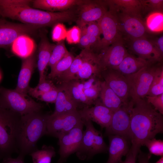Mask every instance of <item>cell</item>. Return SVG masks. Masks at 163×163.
I'll use <instances>...</instances> for the list:
<instances>
[{
  "instance_id": "6da1fadb",
  "label": "cell",
  "mask_w": 163,
  "mask_h": 163,
  "mask_svg": "<svg viewBox=\"0 0 163 163\" xmlns=\"http://www.w3.org/2000/svg\"><path fill=\"white\" fill-rule=\"evenodd\" d=\"M32 1L0 0V15L39 28L76 20L74 8L64 11L52 12L32 8L31 6Z\"/></svg>"
},
{
  "instance_id": "7a4b0ae2",
  "label": "cell",
  "mask_w": 163,
  "mask_h": 163,
  "mask_svg": "<svg viewBox=\"0 0 163 163\" xmlns=\"http://www.w3.org/2000/svg\"><path fill=\"white\" fill-rule=\"evenodd\" d=\"M130 115L129 139L139 150L146 140L163 131L162 115L144 99H131L128 104Z\"/></svg>"
},
{
  "instance_id": "3957f363",
  "label": "cell",
  "mask_w": 163,
  "mask_h": 163,
  "mask_svg": "<svg viewBox=\"0 0 163 163\" xmlns=\"http://www.w3.org/2000/svg\"><path fill=\"white\" fill-rule=\"evenodd\" d=\"M50 115L41 111L21 116L17 138L18 155L24 158L38 149V141L47 135V123Z\"/></svg>"
},
{
  "instance_id": "277c9868",
  "label": "cell",
  "mask_w": 163,
  "mask_h": 163,
  "mask_svg": "<svg viewBox=\"0 0 163 163\" xmlns=\"http://www.w3.org/2000/svg\"><path fill=\"white\" fill-rule=\"evenodd\" d=\"M21 117L0 107V159L18 152L17 138Z\"/></svg>"
},
{
  "instance_id": "5b68a950",
  "label": "cell",
  "mask_w": 163,
  "mask_h": 163,
  "mask_svg": "<svg viewBox=\"0 0 163 163\" xmlns=\"http://www.w3.org/2000/svg\"><path fill=\"white\" fill-rule=\"evenodd\" d=\"M82 117L86 129L83 132L80 144L75 153L79 159L88 160L96 154L107 152L108 147L102 133L95 129L92 121L87 118Z\"/></svg>"
},
{
  "instance_id": "8992f818",
  "label": "cell",
  "mask_w": 163,
  "mask_h": 163,
  "mask_svg": "<svg viewBox=\"0 0 163 163\" xmlns=\"http://www.w3.org/2000/svg\"><path fill=\"white\" fill-rule=\"evenodd\" d=\"M0 98L2 108L10 110L21 116L42 111L43 108L42 104L15 89L0 87Z\"/></svg>"
},
{
  "instance_id": "52a82bcc",
  "label": "cell",
  "mask_w": 163,
  "mask_h": 163,
  "mask_svg": "<svg viewBox=\"0 0 163 163\" xmlns=\"http://www.w3.org/2000/svg\"><path fill=\"white\" fill-rule=\"evenodd\" d=\"M151 64L137 72L125 77L129 88L131 99H144L147 95L158 66Z\"/></svg>"
},
{
  "instance_id": "ba28073f",
  "label": "cell",
  "mask_w": 163,
  "mask_h": 163,
  "mask_svg": "<svg viewBox=\"0 0 163 163\" xmlns=\"http://www.w3.org/2000/svg\"><path fill=\"white\" fill-rule=\"evenodd\" d=\"M83 122L79 110L56 115L50 114L47 135L58 138Z\"/></svg>"
},
{
  "instance_id": "9c48e42d",
  "label": "cell",
  "mask_w": 163,
  "mask_h": 163,
  "mask_svg": "<svg viewBox=\"0 0 163 163\" xmlns=\"http://www.w3.org/2000/svg\"><path fill=\"white\" fill-rule=\"evenodd\" d=\"M97 22L103 37L92 50L100 52L122 38V34L117 17L111 11L108 10Z\"/></svg>"
},
{
  "instance_id": "30bf717a",
  "label": "cell",
  "mask_w": 163,
  "mask_h": 163,
  "mask_svg": "<svg viewBox=\"0 0 163 163\" xmlns=\"http://www.w3.org/2000/svg\"><path fill=\"white\" fill-rule=\"evenodd\" d=\"M103 1L83 0L76 6L77 26L81 28L88 24L99 20L108 11Z\"/></svg>"
},
{
  "instance_id": "8fae6325",
  "label": "cell",
  "mask_w": 163,
  "mask_h": 163,
  "mask_svg": "<svg viewBox=\"0 0 163 163\" xmlns=\"http://www.w3.org/2000/svg\"><path fill=\"white\" fill-rule=\"evenodd\" d=\"M113 13L117 17L122 34H124L131 40L147 38L148 31L142 17L122 13Z\"/></svg>"
},
{
  "instance_id": "7c38bea8",
  "label": "cell",
  "mask_w": 163,
  "mask_h": 163,
  "mask_svg": "<svg viewBox=\"0 0 163 163\" xmlns=\"http://www.w3.org/2000/svg\"><path fill=\"white\" fill-rule=\"evenodd\" d=\"M39 28L31 25L11 23L0 19V47L11 46L19 36L33 34Z\"/></svg>"
},
{
  "instance_id": "4fadbf2b",
  "label": "cell",
  "mask_w": 163,
  "mask_h": 163,
  "mask_svg": "<svg viewBox=\"0 0 163 163\" xmlns=\"http://www.w3.org/2000/svg\"><path fill=\"white\" fill-rule=\"evenodd\" d=\"M84 125L83 122L58 138L59 158L58 163H64L70 155L76 152L82 138Z\"/></svg>"
},
{
  "instance_id": "5bb4252c",
  "label": "cell",
  "mask_w": 163,
  "mask_h": 163,
  "mask_svg": "<svg viewBox=\"0 0 163 163\" xmlns=\"http://www.w3.org/2000/svg\"><path fill=\"white\" fill-rule=\"evenodd\" d=\"M101 76L124 104H127L131 99L129 85L125 76L117 70L105 69L102 71Z\"/></svg>"
},
{
  "instance_id": "9a60e30c",
  "label": "cell",
  "mask_w": 163,
  "mask_h": 163,
  "mask_svg": "<svg viewBox=\"0 0 163 163\" xmlns=\"http://www.w3.org/2000/svg\"><path fill=\"white\" fill-rule=\"evenodd\" d=\"M128 54L121 38L98 53L103 69H115Z\"/></svg>"
},
{
  "instance_id": "2e32d148",
  "label": "cell",
  "mask_w": 163,
  "mask_h": 163,
  "mask_svg": "<svg viewBox=\"0 0 163 163\" xmlns=\"http://www.w3.org/2000/svg\"><path fill=\"white\" fill-rule=\"evenodd\" d=\"M128 104L123 105L113 112L110 124L105 129V136L118 135L129 139L130 115Z\"/></svg>"
},
{
  "instance_id": "e0dca14e",
  "label": "cell",
  "mask_w": 163,
  "mask_h": 163,
  "mask_svg": "<svg viewBox=\"0 0 163 163\" xmlns=\"http://www.w3.org/2000/svg\"><path fill=\"white\" fill-rule=\"evenodd\" d=\"M94 105L83 108L79 110L81 116L99 125L102 128H107L111 122L113 111L105 107L99 100H96Z\"/></svg>"
},
{
  "instance_id": "ac0fdd59",
  "label": "cell",
  "mask_w": 163,
  "mask_h": 163,
  "mask_svg": "<svg viewBox=\"0 0 163 163\" xmlns=\"http://www.w3.org/2000/svg\"><path fill=\"white\" fill-rule=\"evenodd\" d=\"M131 50L138 57L152 63L160 62L163 56L147 38L131 40Z\"/></svg>"
},
{
  "instance_id": "d6986e66",
  "label": "cell",
  "mask_w": 163,
  "mask_h": 163,
  "mask_svg": "<svg viewBox=\"0 0 163 163\" xmlns=\"http://www.w3.org/2000/svg\"><path fill=\"white\" fill-rule=\"evenodd\" d=\"M85 57L76 76V79L84 81L94 75L101 77L103 70L98 54L91 49H86Z\"/></svg>"
},
{
  "instance_id": "ffe728a7",
  "label": "cell",
  "mask_w": 163,
  "mask_h": 163,
  "mask_svg": "<svg viewBox=\"0 0 163 163\" xmlns=\"http://www.w3.org/2000/svg\"><path fill=\"white\" fill-rule=\"evenodd\" d=\"M108 136L109 158L106 163H121L123 157L126 156L129 150V140L118 135H110Z\"/></svg>"
},
{
  "instance_id": "44dd1931",
  "label": "cell",
  "mask_w": 163,
  "mask_h": 163,
  "mask_svg": "<svg viewBox=\"0 0 163 163\" xmlns=\"http://www.w3.org/2000/svg\"><path fill=\"white\" fill-rule=\"evenodd\" d=\"M109 10L114 13H122L141 17L142 5L139 0H104Z\"/></svg>"
},
{
  "instance_id": "7402d4cb",
  "label": "cell",
  "mask_w": 163,
  "mask_h": 163,
  "mask_svg": "<svg viewBox=\"0 0 163 163\" xmlns=\"http://www.w3.org/2000/svg\"><path fill=\"white\" fill-rule=\"evenodd\" d=\"M35 58L32 54L23 60L15 89L25 95H27L29 82L35 65Z\"/></svg>"
},
{
  "instance_id": "603a6c76",
  "label": "cell",
  "mask_w": 163,
  "mask_h": 163,
  "mask_svg": "<svg viewBox=\"0 0 163 163\" xmlns=\"http://www.w3.org/2000/svg\"><path fill=\"white\" fill-rule=\"evenodd\" d=\"M81 0H32L31 5L38 8L56 12L64 11L72 8L83 2Z\"/></svg>"
},
{
  "instance_id": "cb8c5ba5",
  "label": "cell",
  "mask_w": 163,
  "mask_h": 163,
  "mask_svg": "<svg viewBox=\"0 0 163 163\" xmlns=\"http://www.w3.org/2000/svg\"><path fill=\"white\" fill-rule=\"evenodd\" d=\"M55 45L50 43L45 36L42 35L38 47L37 62L39 74V83L46 80L45 70L48 64L52 51Z\"/></svg>"
},
{
  "instance_id": "d4e9b609",
  "label": "cell",
  "mask_w": 163,
  "mask_h": 163,
  "mask_svg": "<svg viewBox=\"0 0 163 163\" xmlns=\"http://www.w3.org/2000/svg\"><path fill=\"white\" fill-rule=\"evenodd\" d=\"M55 104V108L52 115L66 113L78 110L80 106L69 96L67 92L60 85Z\"/></svg>"
},
{
  "instance_id": "484cf974",
  "label": "cell",
  "mask_w": 163,
  "mask_h": 163,
  "mask_svg": "<svg viewBox=\"0 0 163 163\" xmlns=\"http://www.w3.org/2000/svg\"><path fill=\"white\" fill-rule=\"evenodd\" d=\"M152 63L139 57H135L129 53L115 70L124 75L134 74Z\"/></svg>"
},
{
  "instance_id": "4316f807",
  "label": "cell",
  "mask_w": 163,
  "mask_h": 163,
  "mask_svg": "<svg viewBox=\"0 0 163 163\" xmlns=\"http://www.w3.org/2000/svg\"><path fill=\"white\" fill-rule=\"evenodd\" d=\"M68 93L71 98L80 106L82 104L85 107H90L93 104L89 100L83 92L82 83L80 80L74 79L67 82L61 83L60 85Z\"/></svg>"
},
{
  "instance_id": "83f0119b",
  "label": "cell",
  "mask_w": 163,
  "mask_h": 163,
  "mask_svg": "<svg viewBox=\"0 0 163 163\" xmlns=\"http://www.w3.org/2000/svg\"><path fill=\"white\" fill-rule=\"evenodd\" d=\"M35 44L28 35H23L18 37L11 45L12 52L18 56L26 58L33 54Z\"/></svg>"
},
{
  "instance_id": "f1b7e54d",
  "label": "cell",
  "mask_w": 163,
  "mask_h": 163,
  "mask_svg": "<svg viewBox=\"0 0 163 163\" xmlns=\"http://www.w3.org/2000/svg\"><path fill=\"white\" fill-rule=\"evenodd\" d=\"M99 97L101 104L113 112L125 105L104 80L101 82Z\"/></svg>"
},
{
  "instance_id": "f546056e",
  "label": "cell",
  "mask_w": 163,
  "mask_h": 163,
  "mask_svg": "<svg viewBox=\"0 0 163 163\" xmlns=\"http://www.w3.org/2000/svg\"><path fill=\"white\" fill-rule=\"evenodd\" d=\"M85 52V49L83 50L79 55L75 57L68 69L57 78L61 83L76 79V75L84 60Z\"/></svg>"
},
{
  "instance_id": "4dcf8cb0",
  "label": "cell",
  "mask_w": 163,
  "mask_h": 163,
  "mask_svg": "<svg viewBox=\"0 0 163 163\" xmlns=\"http://www.w3.org/2000/svg\"><path fill=\"white\" fill-rule=\"evenodd\" d=\"M55 148L52 146L43 145L41 149L30 153L33 163H51L52 158L56 155Z\"/></svg>"
},
{
  "instance_id": "1f68e13d",
  "label": "cell",
  "mask_w": 163,
  "mask_h": 163,
  "mask_svg": "<svg viewBox=\"0 0 163 163\" xmlns=\"http://www.w3.org/2000/svg\"><path fill=\"white\" fill-rule=\"evenodd\" d=\"M145 22L148 31L153 33L162 32L163 30V12L149 13Z\"/></svg>"
},
{
  "instance_id": "d6a6232c",
  "label": "cell",
  "mask_w": 163,
  "mask_h": 163,
  "mask_svg": "<svg viewBox=\"0 0 163 163\" xmlns=\"http://www.w3.org/2000/svg\"><path fill=\"white\" fill-rule=\"evenodd\" d=\"M75 57L69 52L51 69L48 76L50 80L57 79L70 67Z\"/></svg>"
},
{
  "instance_id": "836d02e7",
  "label": "cell",
  "mask_w": 163,
  "mask_h": 163,
  "mask_svg": "<svg viewBox=\"0 0 163 163\" xmlns=\"http://www.w3.org/2000/svg\"><path fill=\"white\" fill-rule=\"evenodd\" d=\"M163 94V67L158 66L147 96H154Z\"/></svg>"
},
{
  "instance_id": "e575fe53",
  "label": "cell",
  "mask_w": 163,
  "mask_h": 163,
  "mask_svg": "<svg viewBox=\"0 0 163 163\" xmlns=\"http://www.w3.org/2000/svg\"><path fill=\"white\" fill-rule=\"evenodd\" d=\"M69 52L64 40L58 42L55 44L52 51L48 64L51 69Z\"/></svg>"
},
{
  "instance_id": "d590c367",
  "label": "cell",
  "mask_w": 163,
  "mask_h": 163,
  "mask_svg": "<svg viewBox=\"0 0 163 163\" xmlns=\"http://www.w3.org/2000/svg\"><path fill=\"white\" fill-rule=\"evenodd\" d=\"M82 28L84 29L89 38L92 45L91 49H94L99 42L101 35L97 21L90 23Z\"/></svg>"
},
{
  "instance_id": "8d00e7d4",
  "label": "cell",
  "mask_w": 163,
  "mask_h": 163,
  "mask_svg": "<svg viewBox=\"0 0 163 163\" xmlns=\"http://www.w3.org/2000/svg\"><path fill=\"white\" fill-rule=\"evenodd\" d=\"M56 87L52 81L46 79L41 83H38L35 88L30 87L28 93L33 97L38 99L43 94L54 89Z\"/></svg>"
},
{
  "instance_id": "74e56055",
  "label": "cell",
  "mask_w": 163,
  "mask_h": 163,
  "mask_svg": "<svg viewBox=\"0 0 163 163\" xmlns=\"http://www.w3.org/2000/svg\"><path fill=\"white\" fill-rule=\"evenodd\" d=\"M143 145L148 149L149 153L156 155L162 156L163 155V141L157 139L155 138L145 141Z\"/></svg>"
},
{
  "instance_id": "f35d334b",
  "label": "cell",
  "mask_w": 163,
  "mask_h": 163,
  "mask_svg": "<svg viewBox=\"0 0 163 163\" xmlns=\"http://www.w3.org/2000/svg\"><path fill=\"white\" fill-rule=\"evenodd\" d=\"M142 13L155 11L163 12V0H140Z\"/></svg>"
},
{
  "instance_id": "ab89813d",
  "label": "cell",
  "mask_w": 163,
  "mask_h": 163,
  "mask_svg": "<svg viewBox=\"0 0 163 163\" xmlns=\"http://www.w3.org/2000/svg\"><path fill=\"white\" fill-rule=\"evenodd\" d=\"M102 81L100 79L91 87L83 90V92L85 96L89 100L93 102L94 104L99 97L101 89Z\"/></svg>"
},
{
  "instance_id": "60d3db41",
  "label": "cell",
  "mask_w": 163,
  "mask_h": 163,
  "mask_svg": "<svg viewBox=\"0 0 163 163\" xmlns=\"http://www.w3.org/2000/svg\"><path fill=\"white\" fill-rule=\"evenodd\" d=\"M67 30L62 23H58L53 26L52 33V40L59 42L66 38Z\"/></svg>"
},
{
  "instance_id": "b9f144b4",
  "label": "cell",
  "mask_w": 163,
  "mask_h": 163,
  "mask_svg": "<svg viewBox=\"0 0 163 163\" xmlns=\"http://www.w3.org/2000/svg\"><path fill=\"white\" fill-rule=\"evenodd\" d=\"M81 34L80 28L78 26H74L67 30L66 39L69 44L78 43Z\"/></svg>"
},
{
  "instance_id": "7bdbcfd3",
  "label": "cell",
  "mask_w": 163,
  "mask_h": 163,
  "mask_svg": "<svg viewBox=\"0 0 163 163\" xmlns=\"http://www.w3.org/2000/svg\"><path fill=\"white\" fill-rule=\"evenodd\" d=\"M146 101L159 113L163 114V94L156 96H146Z\"/></svg>"
},
{
  "instance_id": "ee69618b",
  "label": "cell",
  "mask_w": 163,
  "mask_h": 163,
  "mask_svg": "<svg viewBox=\"0 0 163 163\" xmlns=\"http://www.w3.org/2000/svg\"><path fill=\"white\" fill-rule=\"evenodd\" d=\"M58 86L40 95L38 99L41 101L49 103H55L59 91Z\"/></svg>"
},
{
  "instance_id": "f6af8a7d",
  "label": "cell",
  "mask_w": 163,
  "mask_h": 163,
  "mask_svg": "<svg viewBox=\"0 0 163 163\" xmlns=\"http://www.w3.org/2000/svg\"><path fill=\"white\" fill-rule=\"evenodd\" d=\"M140 150L131 146L126 155L125 160L121 163H136L137 157Z\"/></svg>"
},
{
  "instance_id": "bcb514c9",
  "label": "cell",
  "mask_w": 163,
  "mask_h": 163,
  "mask_svg": "<svg viewBox=\"0 0 163 163\" xmlns=\"http://www.w3.org/2000/svg\"><path fill=\"white\" fill-rule=\"evenodd\" d=\"M81 37L79 43V45L84 49H91L92 45L89 38L83 28H80Z\"/></svg>"
},
{
  "instance_id": "7dc6e473",
  "label": "cell",
  "mask_w": 163,
  "mask_h": 163,
  "mask_svg": "<svg viewBox=\"0 0 163 163\" xmlns=\"http://www.w3.org/2000/svg\"><path fill=\"white\" fill-rule=\"evenodd\" d=\"M155 47L163 56V36L153 40H150Z\"/></svg>"
},
{
  "instance_id": "c3c4849f",
  "label": "cell",
  "mask_w": 163,
  "mask_h": 163,
  "mask_svg": "<svg viewBox=\"0 0 163 163\" xmlns=\"http://www.w3.org/2000/svg\"><path fill=\"white\" fill-rule=\"evenodd\" d=\"M102 78L97 76H93L86 81H81L83 85V90L88 88L92 86L97 81Z\"/></svg>"
},
{
  "instance_id": "681fc988",
  "label": "cell",
  "mask_w": 163,
  "mask_h": 163,
  "mask_svg": "<svg viewBox=\"0 0 163 163\" xmlns=\"http://www.w3.org/2000/svg\"><path fill=\"white\" fill-rule=\"evenodd\" d=\"M151 155L149 153L146 154L140 150L137 157L139 163H150L149 160Z\"/></svg>"
},
{
  "instance_id": "f907efd6",
  "label": "cell",
  "mask_w": 163,
  "mask_h": 163,
  "mask_svg": "<svg viewBox=\"0 0 163 163\" xmlns=\"http://www.w3.org/2000/svg\"><path fill=\"white\" fill-rule=\"evenodd\" d=\"M24 158L19 155L16 158L9 156L3 158L2 163H24Z\"/></svg>"
},
{
  "instance_id": "816d5d0a",
  "label": "cell",
  "mask_w": 163,
  "mask_h": 163,
  "mask_svg": "<svg viewBox=\"0 0 163 163\" xmlns=\"http://www.w3.org/2000/svg\"><path fill=\"white\" fill-rule=\"evenodd\" d=\"M155 163H163V156H161V158Z\"/></svg>"
},
{
  "instance_id": "f5cc1de1",
  "label": "cell",
  "mask_w": 163,
  "mask_h": 163,
  "mask_svg": "<svg viewBox=\"0 0 163 163\" xmlns=\"http://www.w3.org/2000/svg\"><path fill=\"white\" fill-rule=\"evenodd\" d=\"M1 78H2V75H1V72H0V81L1 79Z\"/></svg>"
},
{
  "instance_id": "db71d44e",
  "label": "cell",
  "mask_w": 163,
  "mask_h": 163,
  "mask_svg": "<svg viewBox=\"0 0 163 163\" xmlns=\"http://www.w3.org/2000/svg\"><path fill=\"white\" fill-rule=\"evenodd\" d=\"M0 107H1V101L0 98Z\"/></svg>"
}]
</instances>
